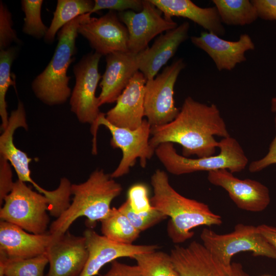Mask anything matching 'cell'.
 <instances>
[{
    "label": "cell",
    "mask_w": 276,
    "mask_h": 276,
    "mask_svg": "<svg viewBox=\"0 0 276 276\" xmlns=\"http://www.w3.org/2000/svg\"><path fill=\"white\" fill-rule=\"evenodd\" d=\"M78 33L101 56L128 52V32L116 11H109L99 18L91 17L82 22Z\"/></svg>",
    "instance_id": "cell-13"
},
{
    "label": "cell",
    "mask_w": 276,
    "mask_h": 276,
    "mask_svg": "<svg viewBox=\"0 0 276 276\" xmlns=\"http://www.w3.org/2000/svg\"><path fill=\"white\" fill-rule=\"evenodd\" d=\"M271 110L272 112L276 113V97L273 98L271 100Z\"/></svg>",
    "instance_id": "cell-40"
},
{
    "label": "cell",
    "mask_w": 276,
    "mask_h": 276,
    "mask_svg": "<svg viewBox=\"0 0 276 276\" xmlns=\"http://www.w3.org/2000/svg\"><path fill=\"white\" fill-rule=\"evenodd\" d=\"M143 5L139 12L127 10L118 13L128 32V52L134 54L147 49L149 42L157 35L178 26L172 19L162 17L161 11L149 0H143Z\"/></svg>",
    "instance_id": "cell-12"
},
{
    "label": "cell",
    "mask_w": 276,
    "mask_h": 276,
    "mask_svg": "<svg viewBox=\"0 0 276 276\" xmlns=\"http://www.w3.org/2000/svg\"><path fill=\"white\" fill-rule=\"evenodd\" d=\"M192 43L202 50L213 60L218 71H231L237 64L246 60L245 53L255 49V44L247 34L240 35L237 41H228L208 31L199 36H192Z\"/></svg>",
    "instance_id": "cell-19"
},
{
    "label": "cell",
    "mask_w": 276,
    "mask_h": 276,
    "mask_svg": "<svg viewBox=\"0 0 276 276\" xmlns=\"http://www.w3.org/2000/svg\"><path fill=\"white\" fill-rule=\"evenodd\" d=\"M11 164L0 156V205L3 204L6 196L11 191L14 182L12 180Z\"/></svg>",
    "instance_id": "cell-35"
},
{
    "label": "cell",
    "mask_w": 276,
    "mask_h": 276,
    "mask_svg": "<svg viewBox=\"0 0 276 276\" xmlns=\"http://www.w3.org/2000/svg\"><path fill=\"white\" fill-rule=\"evenodd\" d=\"M49 269L45 276H79L87 263L86 240L68 231L54 237L45 252Z\"/></svg>",
    "instance_id": "cell-15"
},
{
    "label": "cell",
    "mask_w": 276,
    "mask_h": 276,
    "mask_svg": "<svg viewBox=\"0 0 276 276\" xmlns=\"http://www.w3.org/2000/svg\"><path fill=\"white\" fill-rule=\"evenodd\" d=\"M18 52L16 47H10L5 50H0V116L1 118V130L3 131L9 122L6 94L9 86L15 85L12 79L11 68Z\"/></svg>",
    "instance_id": "cell-28"
},
{
    "label": "cell",
    "mask_w": 276,
    "mask_h": 276,
    "mask_svg": "<svg viewBox=\"0 0 276 276\" xmlns=\"http://www.w3.org/2000/svg\"><path fill=\"white\" fill-rule=\"evenodd\" d=\"M94 5V1L91 0H58L53 18L44 37L45 42L52 43L56 33L64 26L80 15L90 14Z\"/></svg>",
    "instance_id": "cell-24"
},
{
    "label": "cell",
    "mask_w": 276,
    "mask_h": 276,
    "mask_svg": "<svg viewBox=\"0 0 276 276\" xmlns=\"http://www.w3.org/2000/svg\"><path fill=\"white\" fill-rule=\"evenodd\" d=\"M209 181L224 189L237 206L243 210L260 212L267 208L270 202L268 188L251 179H240L226 169L208 172Z\"/></svg>",
    "instance_id": "cell-14"
},
{
    "label": "cell",
    "mask_w": 276,
    "mask_h": 276,
    "mask_svg": "<svg viewBox=\"0 0 276 276\" xmlns=\"http://www.w3.org/2000/svg\"><path fill=\"white\" fill-rule=\"evenodd\" d=\"M19 127L26 130L28 128L24 105L20 101H18L16 109L12 111L8 126L0 136V156L10 163L16 173L18 179L31 183L39 193L52 199L55 195L54 191L44 189L32 179L29 168L32 158L16 147L14 143L13 135Z\"/></svg>",
    "instance_id": "cell-18"
},
{
    "label": "cell",
    "mask_w": 276,
    "mask_h": 276,
    "mask_svg": "<svg viewBox=\"0 0 276 276\" xmlns=\"http://www.w3.org/2000/svg\"><path fill=\"white\" fill-rule=\"evenodd\" d=\"M147 80L137 72L116 101V105L105 114L112 125L132 130L141 126L144 117L145 87Z\"/></svg>",
    "instance_id": "cell-21"
},
{
    "label": "cell",
    "mask_w": 276,
    "mask_h": 276,
    "mask_svg": "<svg viewBox=\"0 0 276 276\" xmlns=\"http://www.w3.org/2000/svg\"><path fill=\"white\" fill-rule=\"evenodd\" d=\"M222 23L243 26L253 23L258 16L255 6L248 0H213Z\"/></svg>",
    "instance_id": "cell-25"
},
{
    "label": "cell",
    "mask_w": 276,
    "mask_h": 276,
    "mask_svg": "<svg viewBox=\"0 0 276 276\" xmlns=\"http://www.w3.org/2000/svg\"><path fill=\"white\" fill-rule=\"evenodd\" d=\"M103 276H141V272L137 265H129L114 260L111 262L109 271Z\"/></svg>",
    "instance_id": "cell-38"
},
{
    "label": "cell",
    "mask_w": 276,
    "mask_h": 276,
    "mask_svg": "<svg viewBox=\"0 0 276 276\" xmlns=\"http://www.w3.org/2000/svg\"><path fill=\"white\" fill-rule=\"evenodd\" d=\"M229 136L217 106L208 105L186 98L180 111L172 122L151 127L150 145L154 149L164 143H175L182 147V154L198 158L214 155L219 142L214 136Z\"/></svg>",
    "instance_id": "cell-1"
},
{
    "label": "cell",
    "mask_w": 276,
    "mask_h": 276,
    "mask_svg": "<svg viewBox=\"0 0 276 276\" xmlns=\"http://www.w3.org/2000/svg\"><path fill=\"white\" fill-rule=\"evenodd\" d=\"M153 195L152 207L170 218L167 227L169 236L175 243L191 238L193 228L202 225H220L221 217L212 212L209 205L178 193L170 185L167 173L157 169L151 177Z\"/></svg>",
    "instance_id": "cell-2"
},
{
    "label": "cell",
    "mask_w": 276,
    "mask_h": 276,
    "mask_svg": "<svg viewBox=\"0 0 276 276\" xmlns=\"http://www.w3.org/2000/svg\"><path fill=\"white\" fill-rule=\"evenodd\" d=\"M133 259L141 269V276H180L170 255L164 251L138 254Z\"/></svg>",
    "instance_id": "cell-27"
},
{
    "label": "cell",
    "mask_w": 276,
    "mask_h": 276,
    "mask_svg": "<svg viewBox=\"0 0 276 276\" xmlns=\"http://www.w3.org/2000/svg\"><path fill=\"white\" fill-rule=\"evenodd\" d=\"M53 236L27 233L21 227L1 220L0 261L27 259L46 252Z\"/></svg>",
    "instance_id": "cell-17"
},
{
    "label": "cell",
    "mask_w": 276,
    "mask_h": 276,
    "mask_svg": "<svg viewBox=\"0 0 276 276\" xmlns=\"http://www.w3.org/2000/svg\"><path fill=\"white\" fill-rule=\"evenodd\" d=\"M257 226L260 232L276 250V227L267 224Z\"/></svg>",
    "instance_id": "cell-39"
},
{
    "label": "cell",
    "mask_w": 276,
    "mask_h": 276,
    "mask_svg": "<svg viewBox=\"0 0 276 276\" xmlns=\"http://www.w3.org/2000/svg\"><path fill=\"white\" fill-rule=\"evenodd\" d=\"M101 222L103 235L119 243L132 244L141 233L118 208L114 207Z\"/></svg>",
    "instance_id": "cell-26"
},
{
    "label": "cell",
    "mask_w": 276,
    "mask_h": 276,
    "mask_svg": "<svg viewBox=\"0 0 276 276\" xmlns=\"http://www.w3.org/2000/svg\"><path fill=\"white\" fill-rule=\"evenodd\" d=\"M263 276H271V275H263Z\"/></svg>",
    "instance_id": "cell-41"
},
{
    "label": "cell",
    "mask_w": 276,
    "mask_h": 276,
    "mask_svg": "<svg viewBox=\"0 0 276 276\" xmlns=\"http://www.w3.org/2000/svg\"><path fill=\"white\" fill-rule=\"evenodd\" d=\"M127 199L132 211L136 214L147 213L153 208L148 197V188L143 183H136L130 187Z\"/></svg>",
    "instance_id": "cell-33"
},
{
    "label": "cell",
    "mask_w": 276,
    "mask_h": 276,
    "mask_svg": "<svg viewBox=\"0 0 276 276\" xmlns=\"http://www.w3.org/2000/svg\"><path fill=\"white\" fill-rule=\"evenodd\" d=\"M170 255L180 276H250L241 263L225 264L196 241L174 246Z\"/></svg>",
    "instance_id": "cell-11"
},
{
    "label": "cell",
    "mask_w": 276,
    "mask_h": 276,
    "mask_svg": "<svg viewBox=\"0 0 276 276\" xmlns=\"http://www.w3.org/2000/svg\"><path fill=\"white\" fill-rule=\"evenodd\" d=\"M3 276H4V275H3Z\"/></svg>",
    "instance_id": "cell-42"
},
{
    "label": "cell",
    "mask_w": 276,
    "mask_h": 276,
    "mask_svg": "<svg viewBox=\"0 0 276 276\" xmlns=\"http://www.w3.org/2000/svg\"><path fill=\"white\" fill-rule=\"evenodd\" d=\"M143 7V0H95L90 14L106 9L119 12L127 10L139 12Z\"/></svg>",
    "instance_id": "cell-34"
},
{
    "label": "cell",
    "mask_w": 276,
    "mask_h": 276,
    "mask_svg": "<svg viewBox=\"0 0 276 276\" xmlns=\"http://www.w3.org/2000/svg\"><path fill=\"white\" fill-rule=\"evenodd\" d=\"M186 64L181 58L165 67L153 79L147 80L145 87L144 116L151 127L167 124L178 114L180 109L175 105L174 88L177 79Z\"/></svg>",
    "instance_id": "cell-9"
},
{
    "label": "cell",
    "mask_w": 276,
    "mask_h": 276,
    "mask_svg": "<svg viewBox=\"0 0 276 276\" xmlns=\"http://www.w3.org/2000/svg\"><path fill=\"white\" fill-rule=\"evenodd\" d=\"M88 252L87 263L79 276H94L106 264L117 259L133 257L138 254L151 252L156 250V244L134 245L119 243L100 235L92 228L83 233Z\"/></svg>",
    "instance_id": "cell-16"
},
{
    "label": "cell",
    "mask_w": 276,
    "mask_h": 276,
    "mask_svg": "<svg viewBox=\"0 0 276 276\" xmlns=\"http://www.w3.org/2000/svg\"><path fill=\"white\" fill-rule=\"evenodd\" d=\"M118 209L127 217L133 226L141 232L167 218L164 214L153 207L147 213L136 214L131 209L127 199Z\"/></svg>",
    "instance_id": "cell-31"
},
{
    "label": "cell",
    "mask_w": 276,
    "mask_h": 276,
    "mask_svg": "<svg viewBox=\"0 0 276 276\" xmlns=\"http://www.w3.org/2000/svg\"><path fill=\"white\" fill-rule=\"evenodd\" d=\"M189 22L160 34L151 47L139 53V71L147 81L155 78L160 69L175 54L179 46L188 38Z\"/></svg>",
    "instance_id": "cell-22"
},
{
    "label": "cell",
    "mask_w": 276,
    "mask_h": 276,
    "mask_svg": "<svg viewBox=\"0 0 276 276\" xmlns=\"http://www.w3.org/2000/svg\"><path fill=\"white\" fill-rule=\"evenodd\" d=\"M220 153L210 156L190 158L177 153L172 143H164L155 149V154L168 172L180 175L197 171L226 169L232 173L242 171L248 160L238 141L228 136L219 142Z\"/></svg>",
    "instance_id": "cell-5"
},
{
    "label": "cell",
    "mask_w": 276,
    "mask_h": 276,
    "mask_svg": "<svg viewBox=\"0 0 276 276\" xmlns=\"http://www.w3.org/2000/svg\"><path fill=\"white\" fill-rule=\"evenodd\" d=\"M258 18L276 20V0H252Z\"/></svg>",
    "instance_id": "cell-37"
},
{
    "label": "cell",
    "mask_w": 276,
    "mask_h": 276,
    "mask_svg": "<svg viewBox=\"0 0 276 276\" xmlns=\"http://www.w3.org/2000/svg\"><path fill=\"white\" fill-rule=\"evenodd\" d=\"M50 205L48 198L18 179L1 207V220L15 224L32 234H44L48 232L50 218L47 211Z\"/></svg>",
    "instance_id": "cell-7"
},
{
    "label": "cell",
    "mask_w": 276,
    "mask_h": 276,
    "mask_svg": "<svg viewBox=\"0 0 276 276\" xmlns=\"http://www.w3.org/2000/svg\"><path fill=\"white\" fill-rule=\"evenodd\" d=\"M46 254L21 260L0 261V276H44Z\"/></svg>",
    "instance_id": "cell-29"
},
{
    "label": "cell",
    "mask_w": 276,
    "mask_h": 276,
    "mask_svg": "<svg viewBox=\"0 0 276 276\" xmlns=\"http://www.w3.org/2000/svg\"><path fill=\"white\" fill-rule=\"evenodd\" d=\"M106 127L112 137L110 145L113 148H120L122 158L117 168L110 174L113 178L127 174L134 166L137 158L140 165L145 168L147 160L151 159L155 149L150 145L151 127L148 121L144 119L140 127L134 130L114 126L105 118V114L101 112L97 123V128Z\"/></svg>",
    "instance_id": "cell-10"
},
{
    "label": "cell",
    "mask_w": 276,
    "mask_h": 276,
    "mask_svg": "<svg viewBox=\"0 0 276 276\" xmlns=\"http://www.w3.org/2000/svg\"><path fill=\"white\" fill-rule=\"evenodd\" d=\"M12 14L7 7L0 2V50H5L13 42L19 43L15 31L12 29Z\"/></svg>",
    "instance_id": "cell-32"
},
{
    "label": "cell",
    "mask_w": 276,
    "mask_h": 276,
    "mask_svg": "<svg viewBox=\"0 0 276 276\" xmlns=\"http://www.w3.org/2000/svg\"><path fill=\"white\" fill-rule=\"evenodd\" d=\"M94 52L84 56L73 67L75 84L70 99L71 111L81 123L90 125L93 135L92 153H97V123L101 112L99 100L96 96L97 85L102 76L99 73V63L101 57Z\"/></svg>",
    "instance_id": "cell-6"
},
{
    "label": "cell",
    "mask_w": 276,
    "mask_h": 276,
    "mask_svg": "<svg viewBox=\"0 0 276 276\" xmlns=\"http://www.w3.org/2000/svg\"><path fill=\"white\" fill-rule=\"evenodd\" d=\"M274 121L276 131V114ZM274 164H276V134L270 145L267 154L260 159L252 162L250 164L248 169L251 172H257Z\"/></svg>",
    "instance_id": "cell-36"
},
{
    "label": "cell",
    "mask_w": 276,
    "mask_h": 276,
    "mask_svg": "<svg viewBox=\"0 0 276 276\" xmlns=\"http://www.w3.org/2000/svg\"><path fill=\"white\" fill-rule=\"evenodd\" d=\"M42 0H22L21 8L25 17L22 27V32L28 35L37 39L44 37L48 30L42 22L41 10Z\"/></svg>",
    "instance_id": "cell-30"
},
{
    "label": "cell",
    "mask_w": 276,
    "mask_h": 276,
    "mask_svg": "<svg viewBox=\"0 0 276 276\" xmlns=\"http://www.w3.org/2000/svg\"><path fill=\"white\" fill-rule=\"evenodd\" d=\"M106 66L98 97L99 106L116 102L134 74L139 71V53L117 52L106 56Z\"/></svg>",
    "instance_id": "cell-20"
},
{
    "label": "cell",
    "mask_w": 276,
    "mask_h": 276,
    "mask_svg": "<svg viewBox=\"0 0 276 276\" xmlns=\"http://www.w3.org/2000/svg\"><path fill=\"white\" fill-rule=\"evenodd\" d=\"M91 18L89 13L80 15L64 26L57 33L58 43L53 56L44 70L31 84L37 98L49 106L61 105L70 98L71 77L67 72L75 60L76 40L80 25Z\"/></svg>",
    "instance_id": "cell-4"
},
{
    "label": "cell",
    "mask_w": 276,
    "mask_h": 276,
    "mask_svg": "<svg viewBox=\"0 0 276 276\" xmlns=\"http://www.w3.org/2000/svg\"><path fill=\"white\" fill-rule=\"evenodd\" d=\"M204 246L223 263H232L233 257L242 251H251L276 261V250L260 232L258 226L239 223L228 234H218L205 228L200 234Z\"/></svg>",
    "instance_id": "cell-8"
},
{
    "label": "cell",
    "mask_w": 276,
    "mask_h": 276,
    "mask_svg": "<svg viewBox=\"0 0 276 276\" xmlns=\"http://www.w3.org/2000/svg\"><path fill=\"white\" fill-rule=\"evenodd\" d=\"M123 190L121 185L110 174L103 169H96L84 182L72 184L74 197L70 206L50 226L49 232L54 237H59L67 231L78 218L85 217L86 225L93 228L110 213L112 200Z\"/></svg>",
    "instance_id": "cell-3"
},
{
    "label": "cell",
    "mask_w": 276,
    "mask_h": 276,
    "mask_svg": "<svg viewBox=\"0 0 276 276\" xmlns=\"http://www.w3.org/2000/svg\"><path fill=\"white\" fill-rule=\"evenodd\" d=\"M166 19L173 16L188 18L208 32L219 36L224 35L225 29L215 6L201 8L190 0H149Z\"/></svg>",
    "instance_id": "cell-23"
}]
</instances>
